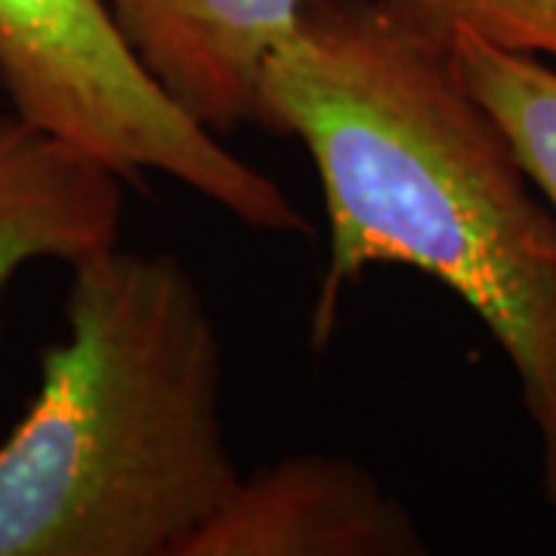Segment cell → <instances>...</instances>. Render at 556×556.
Wrapping results in <instances>:
<instances>
[{
	"label": "cell",
	"instance_id": "277c9868",
	"mask_svg": "<svg viewBox=\"0 0 556 556\" xmlns=\"http://www.w3.org/2000/svg\"><path fill=\"white\" fill-rule=\"evenodd\" d=\"M427 538L415 514L365 464L343 455H291L241 473L239 489L186 556H417Z\"/></svg>",
	"mask_w": 556,
	"mask_h": 556
},
{
	"label": "cell",
	"instance_id": "6da1fadb",
	"mask_svg": "<svg viewBox=\"0 0 556 556\" xmlns=\"http://www.w3.org/2000/svg\"><path fill=\"white\" fill-rule=\"evenodd\" d=\"M260 127L300 139L321 186L313 346L325 350L343 291L371 266L439 281L510 362L556 507V219L452 38L390 0H309L266 65Z\"/></svg>",
	"mask_w": 556,
	"mask_h": 556
},
{
	"label": "cell",
	"instance_id": "ba28073f",
	"mask_svg": "<svg viewBox=\"0 0 556 556\" xmlns=\"http://www.w3.org/2000/svg\"><path fill=\"white\" fill-rule=\"evenodd\" d=\"M439 35L473 31L497 47L556 60V0H390Z\"/></svg>",
	"mask_w": 556,
	"mask_h": 556
},
{
	"label": "cell",
	"instance_id": "7a4b0ae2",
	"mask_svg": "<svg viewBox=\"0 0 556 556\" xmlns=\"http://www.w3.org/2000/svg\"><path fill=\"white\" fill-rule=\"evenodd\" d=\"M65 321L0 442V556H186L241 479L199 278L112 244L72 263Z\"/></svg>",
	"mask_w": 556,
	"mask_h": 556
},
{
	"label": "cell",
	"instance_id": "5b68a950",
	"mask_svg": "<svg viewBox=\"0 0 556 556\" xmlns=\"http://www.w3.org/2000/svg\"><path fill=\"white\" fill-rule=\"evenodd\" d=\"M130 53L182 115L260 127V84L309 0H105Z\"/></svg>",
	"mask_w": 556,
	"mask_h": 556
},
{
	"label": "cell",
	"instance_id": "3957f363",
	"mask_svg": "<svg viewBox=\"0 0 556 556\" xmlns=\"http://www.w3.org/2000/svg\"><path fill=\"white\" fill-rule=\"evenodd\" d=\"M0 84L20 118L87 149L127 182L161 174L248 229L309 232L276 179L164 97L105 0H0Z\"/></svg>",
	"mask_w": 556,
	"mask_h": 556
},
{
	"label": "cell",
	"instance_id": "8992f818",
	"mask_svg": "<svg viewBox=\"0 0 556 556\" xmlns=\"http://www.w3.org/2000/svg\"><path fill=\"white\" fill-rule=\"evenodd\" d=\"M124 182L75 142L0 115V291L31 260L72 266L118 244Z\"/></svg>",
	"mask_w": 556,
	"mask_h": 556
},
{
	"label": "cell",
	"instance_id": "52a82bcc",
	"mask_svg": "<svg viewBox=\"0 0 556 556\" xmlns=\"http://www.w3.org/2000/svg\"><path fill=\"white\" fill-rule=\"evenodd\" d=\"M457 65L556 219V68L544 56L497 47L473 31L452 35Z\"/></svg>",
	"mask_w": 556,
	"mask_h": 556
}]
</instances>
